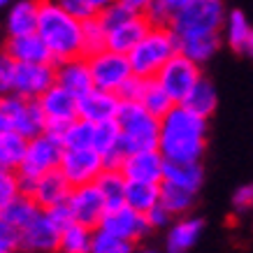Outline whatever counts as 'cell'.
<instances>
[{"label": "cell", "mask_w": 253, "mask_h": 253, "mask_svg": "<svg viewBox=\"0 0 253 253\" xmlns=\"http://www.w3.org/2000/svg\"><path fill=\"white\" fill-rule=\"evenodd\" d=\"M207 119L193 114L184 105H174L161 119L158 151L168 163H200L207 151Z\"/></svg>", "instance_id": "1"}, {"label": "cell", "mask_w": 253, "mask_h": 253, "mask_svg": "<svg viewBox=\"0 0 253 253\" xmlns=\"http://www.w3.org/2000/svg\"><path fill=\"white\" fill-rule=\"evenodd\" d=\"M38 38L51 54L54 65L84 56L82 23L61 7V2H40Z\"/></svg>", "instance_id": "2"}, {"label": "cell", "mask_w": 253, "mask_h": 253, "mask_svg": "<svg viewBox=\"0 0 253 253\" xmlns=\"http://www.w3.org/2000/svg\"><path fill=\"white\" fill-rule=\"evenodd\" d=\"M225 14L228 12L221 0H176L169 31L176 35V40L216 35L223 31Z\"/></svg>", "instance_id": "3"}, {"label": "cell", "mask_w": 253, "mask_h": 253, "mask_svg": "<svg viewBox=\"0 0 253 253\" xmlns=\"http://www.w3.org/2000/svg\"><path fill=\"white\" fill-rule=\"evenodd\" d=\"M116 123L121 128V149L126 156L158 149L161 121L149 114L139 102H121Z\"/></svg>", "instance_id": "4"}, {"label": "cell", "mask_w": 253, "mask_h": 253, "mask_svg": "<svg viewBox=\"0 0 253 253\" xmlns=\"http://www.w3.org/2000/svg\"><path fill=\"white\" fill-rule=\"evenodd\" d=\"M179 54V40L169 28H151L130 54L132 75L139 79H156V75Z\"/></svg>", "instance_id": "5"}, {"label": "cell", "mask_w": 253, "mask_h": 253, "mask_svg": "<svg viewBox=\"0 0 253 253\" xmlns=\"http://www.w3.org/2000/svg\"><path fill=\"white\" fill-rule=\"evenodd\" d=\"M63 144L58 139L42 135L38 139H31L26 146V156H23L21 165H19V179L21 184H33L38 181L40 176L49 174L54 169L61 168V158H63Z\"/></svg>", "instance_id": "6"}, {"label": "cell", "mask_w": 253, "mask_h": 253, "mask_svg": "<svg viewBox=\"0 0 253 253\" xmlns=\"http://www.w3.org/2000/svg\"><path fill=\"white\" fill-rule=\"evenodd\" d=\"M202 79V70L193 61H188L186 56L176 54L165 68L156 75V84L169 95V100L174 105H184V100L188 98V93L198 86Z\"/></svg>", "instance_id": "7"}, {"label": "cell", "mask_w": 253, "mask_h": 253, "mask_svg": "<svg viewBox=\"0 0 253 253\" xmlns=\"http://www.w3.org/2000/svg\"><path fill=\"white\" fill-rule=\"evenodd\" d=\"M88 68H91V77H93V86L100 91L107 93H116L121 91L123 86L132 79V68L128 56L116 54V51H100V54L86 58Z\"/></svg>", "instance_id": "8"}, {"label": "cell", "mask_w": 253, "mask_h": 253, "mask_svg": "<svg viewBox=\"0 0 253 253\" xmlns=\"http://www.w3.org/2000/svg\"><path fill=\"white\" fill-rule=\"evenodd\" d=\"M58 172L72 188L95 184L98 176L105 172V158L95 149H65Z\"/></svg>", "instance_id": "9"}, {"label": "cell", "mask_w": 253, "mask_h": 253, "mask_svg": "<svg viewBox=\"0 0 253 253\" xmlns=\"http://www.w3.org/2000/svg\"><path fill=\"white\" fill-rule=\"evenodd\" d=\"M38 102L46 119V135L54 139H58L65 126L79 119V98H75L61 86H51Z\"/></svg>", "instance_id": "10"}, {"label": "cell", "mask_w": 253, "mask_h": 253, "mask_svg": "<svg viewBox=\"0 0 253 253\" xmlns=\"http://www.w3.org/2000/svg\"><path fill=\"white\" fill-rule=\"evenodd\" d=\"M65 207H68L72 221L77 225L88 228V230H98L100 223H102V216L107 214V205H105L95 184L72 188Z\"/></svg>", "instance_id": "11"}, {"label": "cell", "mask_w": 253, "mask_h": 253, "mask_svg": "<svg viewBox=\"0 0 253 253\" xmlns=\"http://www.w3.org/2000/svg\"><path fill=\"white\" fill-rule=\"evenodd\" d=\"M98 230L109 232L114 237L135 244V242L144 239L151 232V225L146 221V216L137 214L130 207L121 205V207H116V209H107V214L102 216V223H100Z\"/></svg>", "instance_id": "12"}, {"label": "cell", "mask_w": 253, "mask_h": 253, "mask_svg": "<svg viewBox=\"0 0 253 253\" xmlns=\"http://www.w3.org/2000/svg\"><path fill=\"white\" fill-rule=\"evenodd\" d=\"M21 191H23V195L33 198V202L42 211H49V209H56L68 202L70 193H72V186L65 181V176L58 169H54L49 174L40 176L38 181H33V184H21Z\"/></svg>", "instance_id": "13"}, {"label": "cell", "mask_w": 253, "mask_h": 253, "mask_svg": "<svg viewBox=\"0 0 253 253\" xmlns=\"http://www.w3.org/2000/svg\"><path fill=\"white\" fill-rule=\"evenodd\" d=\"M51 86H56V68L44 65H16L12 93L23 100H40Z\"/></svg>", "instance_id": "14"}, {"label": "cell", "mask_w": 253, "mask_h": 253, "mask_svg": "<svg viewBox=\"0 0 253 253\" xmlns=\"http://www.w3.org/2000/svg\"><path fill=\"white\" fill-rule=\"evenodd\" d=\"M121 174L132 184H163L165 174V158L158 149L154 151H137L126 156L121 165Z\"/></svg>", "instance_id": "15"}, {"label": "cell", "mask_w": 253, "mask_h": 253, "mask_svg": "<svg viewBox=\"0 0 253 253\" xmlns=\"http://www.w3.org/2000/svg\"><path fill=\"white\" fill-rule=\"evenodd\" d=\"M61 228L54 223V218L40 211L38 218L21 230V251L28 253H54L58 251V242H61Z\"/></svg>", "instance_id": "16"}, {"label": "cell", "mask_w": 253, "mask_h": 253, "mask_svg": "<svg viewBox=\"0 0 253 253\" xmlns=\"http://www.w3.org/2000/svg\"><path fill=\"white\" fill-rule=\"evenodd\" d=\"M56 68V86L65 88L68 93H72L75 98H84L86 93H91L93 86V77H91V68L88 61L84 56L77 58H70L65 63H58Z\"/></svg>", "instance_id": "17"}, {"label": "cell", "mask_w": 253, "mask_h": 253, "mask_svg": "<svg viewBox=\"0 0 253 253\" xmlns=\"http://www.w3.org/2000/svg\"><path fill=\"white\" fill-rule=\"evenodd\" d=\"M119 107H121V98L116 93L93 88L84 98H79V119L93 123V126L114 121L116 114H119Z\"/></svg>", "instance_id": "18"}, {"label": "cell", "mask_w": 253, "mask_h": 253, "mask_svg": "<svg viewBox=\"0 0 253 253\" xmlns=\"http://www.w3.org/2000/svg\"><path fill=\"white\" fill-rule=\"evenodd\" d=\"M2 51L16 63V65H44L51 63V54L44 46V42L38 38V33L33 35H21V38H7Z\"/></svg>", "instance_id": "19"}, {"label": "cell", "mask_w": 253, "mask_h": 253, "mask_svg": "<svg viewBox=\"0 0 253 253\" xmlns=\"http://www.w3.org/2000/svg\"><path fill=\"white\" fill-rule=\"evenodd\" d=\"M151 31V23L146 21V16H132L128 21H123L119 28L107 33V49L116 51V54L128 56L142 40L149 35Z\"/></svg>", "instance_id": "20"}, {"label": "cell", "mask_w": 253, "mask_h": 253, "mask_svg": "<svg viewBox=\"0 0 253 253\" xmlns=\"http://www.w3.org/2000/svg\"><path fill=\"white\" fill-rule=\"evenodd\" d=\"M202 230H205V221L200 216L174 218V223L168 228V237H165L168 253H188L193 246L198 244Z\"/></svg>", "instance_id": "21"}, {"label": "cell", "mask_w": 253, "mask_h": 253, "mask_svg": "<svg viewBox=\"0 0 253 253\" xmlns=\"http://www.w3.org/2000/svg\"><path fill=\"white\" fill-rule=\"evenodd\" d=\"M38 21H40V2L19 0L7 9V19H5L7 38H21V35L38 33Z\"/></svg>", "instance_id": "22"}, {"label": "cell", "mask_w": 253, "mask_h": 253, "mask_svg": "<svg viewBox=\"0 0 253 253\" xmlns=\"http://www.w3.org/2000/svg\"><path fill=\"white\" fill-rule=\"evenodd\" d=\"M163 181L172 186H179V188L198 195L202 184H205V168H202V163H168L165 161Z\"/></svg>", "instance_id": "23"}, {"label": "cell", "mask_w": 253, "mask_h": 253, "mask_svg": "<svg viewBox=\"0 0 253 253\" xmlns=\"http://www.w3.org/2000/svg\"><path fill=\"white\" fill-rule=\"evenodd\" d=\"M221 35H223V40H225V44L230 46L235 54L244 56L246 46H249V42H251V38H253V26L242 9H230V12L225 14Z\"/></svg>", "instance_id": "24"}, {"label": "cell", "mask_w": 253, "mask_h": 253, "mask_svg": "<svg viewBox=\"0 0 253 253\" xmlns=\"http://www.w3.org/2000/svg\"><path fill=\"white\" fill-rule=\"evenodd\" d=\"M223 35H195V38H181L179 40V54L186 56L188 61H193L195 65L207 63L209 58H214L216 51L221 49Z\"/></svg>", "instance_id": "25"}, {"label": "cell", "mask_w": 253, "mask_h": 253, "mask_svg": "<svg viewBox=\"0 0 253 253\" xmlns=\"http://www.w3.org/2000/svg\"><path fill=\"white\" fill-rule=\"evenodd\" d=\"M31 100H23L14 93L0 98V132H19L21 135L28 116Z\"/></svg>", "instance_id": "26"}, {"label": "cell", "mask_w": 253, "mask_h": 253, "mask_svg": "<svg viewBox=\"0 0 253 253\" xmlns=\"http://www.w3.org/2000/svg\"><path fill=\"white\" fill-rule=\"evenodd\" d=\"M184 107L191 109L193 114L202 116V119H209V116L216 112L218 107V93H216V86L209 82V79H200L198 86L188 93V98L184 100Z\"/></svg>", "instance_id": "27"}, {"label": "cell", "mask_w": 253, "mask_h": 253, "mask_svg": "<svg viewBox=\"0 0 253 253\" xmlns=\"http://www.w3.org/2000/svg\"><path fill=\"white\" fill-rule=\"evenodd\" d=\"M98 186L100 195L105 200L107 209H116L126 205V188H128V179L121 174V169H105L102 174L98 176Z\"/></svg>", "instance_id": "28"}, {"label": "cell", "mask_w": 253, "mask_h": 253, "mask_svg": "<svg viewBox=\"0 0 253 253\" xmlns=\"http://www.w3.org/2000/svg\"><path fill=\"white\" fill-rule=\"evenodd\" d=\"M161 205V186L158 184H132L128 181L126 188V207L146 216L154 207Z\"/></svg>", "instance_id": "29"}, {"label": "cell", "mask_w": 253, "mask_h": 253, "mask_svg": "<svg viewBox=\"0 0 253 253\" xmlns=\"http://www.w3.org/2000/svg\"><path fill=\"white\" fill-rule=\"evenodd\" d=\"M28 139H23L19 132H0V169L19 172L23 156H26Z\"/></svg>", "instance_id": "30"}, {"label": "cell", "mask_w": 253, "mask_h": 253, "mask_svg": "<svg viewBox=\"0 0 253 253\" xmlns=\"http://www.w3.org/2000/svg\"><path fill=\"white\" fill-rule=\"evenodd\" d=\"M40 211H42V209L33 202V198H28V195H19L12 205H7V207L0 211V218L7 221L9 225H14L16 230H23V228H28V225L38 218Z\"/></svg>", "instance_id": "31"}, {"label": "cell", "mask_w": 253, "mask_h": 253, "mask_svg": "<svg viewBox=\"0 0 253 253\" xmlns=\"http://www.w3.org/2000/svg\"><path fill=\"white\" fill-rule=\"evenodd\" d=\"M195 193H188L179 186H172V184H161V207L168 209L172 216H188V211L193 209L195 205Z\"/></svg>", "instance_id": "32"}, {"label": "cell", "mask_w": 253, "mask_h": 253, "mask_svg": "<svg viewBox=\"0 0 253 253\" xmlns=\"http://www.w3.org/2000/svg\"><path fill=\"white\" fill-rule=\"evenodd\" d=\"M139 105H142L151 116H156L158 121L165 119V116L172 112V107H174V102L169 100V95L163 91L161 86L156 84L154 79L146 82L144 93H142V98H139Z\"/></svg>", "instance_id": "33"}, {"label": "cell", "mask_w": 253, "mask_h": 253, "mask_svg": "<svg viewBox=\"0 0 253 253\" xmlns=\"http://www.w3.org/2000/svg\"><path fill=\"white\" fill-rule=\"evenodd\" d=\"M93 149L102 158H107L109 154H114V151L121 149V128H119L116 119L93 126Z\"/></svg>", "instance_id": "34"}, {"label": "cell", "mask_w": 253, "mask_h": 253, "mask_svg": "<svg viewBox=\"0 0 253 253\" xmlns=\"http://www.w3.org/2000/svg\"><path fill=\"white\" fill-rule=\"evenodd\" d=\"M93 232L84 225L72 223L61 232V242H58V253H91L93 244Z\"/></svg>", "instance_id": "35"}, {"label": "cell", "mask_w": 253, "mask_h": 253, "mask_svg": "<svg viewBox=\"0 0 253 253\" xmlns=\"http://www.w3.org/2000/svg\"><path fill=\"white\" fill-rule=\"evenodd\" d=\"M58 142L63 144V149H93V123L77 119L75 123L63 128Z\"/></svg>", "instance_id": "36"}, {"label": "cell", "mask_w": 253, "mask_h": 253, "mask_svg": "<svg viewBox=\"0 0 253 253\" xmlns=\"http://www.w3.org/2000/svg\"><path fill=\"white\" fill-rule=\"evenodd\" d=\"M82 46H84V58H91L107 49V33L98 19L82 23Z\"/></svg>", "instance_id": "37"}, {"label": "cell", "mask_w": 253, "mask_h": 253, "mask_svg": "<svg viewBox=\"0 0 253 253\" xmlns=\"http://www.w3.org/2000/svg\"><path fill=\"white\" fill-rule=\"evenodd\" d=\"M105 5H107L105 0H61V7L65 9L70 16H75L79 23L98 19Z\"/></svg>", "instance_id": "38"}, {"label": "cell", "mask_w": 253, "mask_h": 253, "mask_svg": "<svg viewBox=\"0 0 253 253\" xmlns=\"http://www.w3.org/2000/svg\"><path fill=\"white\" fill-rule=\"evenodd\" d=\"M176 0H149L144 9L146 21L151 23V28H169L172 14H174Z\"/></svg>", "instance_id": "39"}, {"label": "cell", "mask_w": 253, "mask_h": 253, "mask_svg": "<svg viewBox=\"0 0 253 253\" xmlns=\"http://www.w3.org/2000/svg\"><path fill=\"white\" fill-rule=\"evenodd\" d=\"M132 16H137V14H132L130 9L126 7V2H123V0H116V2H107V5L102 7L98 21H100V26L105 28V33H109V31H114V28H119L123 21L132 19Z\"/></svg>", "instance_id": "40"}, {"label": "cell", "mask_w": 253, "mask_h": 253, "mask_svg": "<svg viewBox=\"0 0 253 253\" xmlns=\"http://www.w3.org/2000/svg\"><path fill=\"white\" fill-rule=\"evenodd\" d=\"M91 253H135V244L114 237V235H109V232L95 230L93 232Z\"/></svg>", "instance_id": "41"}, {"label": "cell", "mask_w": 253, "mask_h": 253, "mask_svg": "<svg viewBox=\"0 0 253 253\" xmlns=\"http://www.w3.org/2000/svg\"><path fill=\"white\" fill-rule=\"evenodd\" d=\"M19 195H23L19 174L16 172H7V169H0V211L7 205H12Z\"/></svg>", "instance_id": "42"}, {"label": "cell", "mask_w": 253, "mask_h": 253, "mask_svg": "<svg viewBox=\"0 0 253 253\" xmlns=\"http://www.w3.org/2000/svg\"><path fill=\"white\" fill-rule=\"evenodd\" d=\"M21 249V230L0 218V251L2 253H16Z\"/></svg>", "instance_id": "43"}, {"label": "cell", "mask_w": 253, "mask_h": 253, "mask_svg": "<svg viewBox=\"0 0 253 253\" xmlns=\"http://www.w3.org/2000/svg\"><path fill=\"white\" fill-rule=\"evenodd\" d=\"M14 68L16 63L0 49V98H5L14 88Z\"/></svg>", "instance_id": "44"}, {"label": "cell", "mask_w": 253, "mask_h": 253, "mask_svg": "<svg viewBox=\"0 0 253 253\" xmlns=\"http://www.w3.org/2000/svg\"><path fill=\"white\" fill-rule=\"evenodd\" d=\"M232 207L237 214H246V211H253V181L251 184L239 186L237 191L232 193Z\"/></svg>", "instance_id": "45"}, {"label": "cell", "mask_w": 253, "mask_h": 253, "mask_svg": "<svg viewBox=\"0 0 253 253\" xmlns=\"http://www.w3.org/2000/svg\"><path fill=\"white\" fill-rule=\"evenodd\" d=\"M149 79H139L132 75V79L128 82V84L123 86L121 91H119V98H121V102H139V98H142V93H144V86Z\"/></svg>", "instance_id": "46"}, {"label": "cell", "mask_w": 253, "mask_h": 253, "mask_svg": "<svg viewBox=\"0 0 253 253\" xmlns=\"http://www.w3.org/2000/svg\"><path fill=\"white\" fill-rule=\"evenodd\" d=\"M146 221L151 225V230H163V228H169L172 223H174V216L169 214L168 209H163L161 205L154 207L149 214H146Z\"/></svg>", "instance_id": "47"}, {"label": "cell", "mask_w": 253, "mask_h": 253, "mask_svg": "<svg viewBox=\"0 0 253 253\" xmlns=\"http://www.w3.org/2000/svg\"><path fill=\"white\" fill-rule=\"evenodd\" d=\"M244 56H249V58H253V38H251V42H249V46H246Z\"/></svg>", "instance_id": "48"}, {"label": "cell", "mask_w": 253, "mask_h": 253, "mask_svg": "<svg viewBox=\"0 0 253 253\" xmlns=\"http://www.w3.org/2000/svg\"><path fill=\"white\" fill-rule=\"evenodd\" d=\"M135 253H158V251H154V249H139V251H135Z\"/></svg>", "instance_id": "49"}, {"label": "cell", "mask_w": 253, "mask_h": 253, "mask_svg": "<svg viewBox=\"0 0 253 253\" xmlns=\"http://www.w3.org/2000/svg\"><path fill=\"white\" fill-rule=\"evenodd\" d=\"M0 7H7V0H0Z\"/></svg>", "instance_id": "50"}, {"label": "cell", "mask_w": 253, "mask_h": 253, "mask_svg": "<svg viewBox=\"0 0 253 253\" xmlns=\"http://www.w3.org/2000/svg\"><path fill=\"white\" fill-rule=\"evenodd\" d=\"M0 253H2V251H0Z\"/></svg>", "instance_id": "51"}]
</instances>
